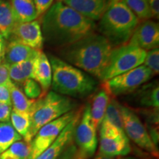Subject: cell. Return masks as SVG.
<instances>
[{
  "label": "cell",
  "mask_w": 159,
  "mask_h": 159,
  "mask_svg": "<svg viewBox=\"0 0 159 159\" xmlns=\"http://www.w3.org/2000/svg\"><path fill=\"white\" fill-rule=\"evenodd\" d=\"M139 23L138 17L124 0H110L99 19L98 29L113 47H116L128 42Z\"/></svg>",
  "instance_id": "obj_4"
},
{
  "label": "cell",
  "mask_w": 159,
  "mask_h": 159,
  "mask_svg": "<svg viewBox=\"0 0 159 159\" xmlns=\"http://www.w3.org/2000/svg\"><path fill=\"white\" fill-rule=\"evenodd\" d=\"M39 51L41 50L32 49L17 40L11 39L10 42L5 45L4 63L10 66L33 59L36 57Z\"/></svg>",
  "instance_id": "obj_16"
},
{
  "label": "cell",
  "mask_w": 159,
  "mask_h": 159,
  "mask_svg": "<svg viewBox=\"0 0 159 159\" xmlns=\"http://www.w3.org/2000/svg\"><path fill=\"white\" fill-rule=\"evenodd\" d=\"M0 41H4V39H3V38L2 37L1 34H0Z\"/></svg>",
  "instance_id": "obj_40"
},
{
  "label": "cell",
  "mask_w": 159,
  "mask_h": 159,
  "mask_svg": "<svg viewBox=\"0 0 159 159\" xmlns=\"http://www.w3.org/2000/svg\"><path fill=\"white\" fill-rule=\"evenodd\" d=\"M140 103L144 106L158 109L159 107V87L157 85H150V88L143 89L140 97Z\"/></svg>",
  "instance_id": "obj_28"
},
{
  "label": "cell",
  "mask_w": 159,
  "mask_h": 159,
  "mask_svg": "<svg viewBox=\"0 0 159 159\" xmlns=\"http://www.w3.org/2000/svg\"><path fill=\"white\" fill-rule=\"evenodd\" d=\"M124 1L139 19L148 20L150 18H152L148 0H124Z\"/></svg>",
  "instance_id": "obj_27"
},
{
  "label": "cell",
  "mask_w": 159,
  "mask_h": 159,
  "mask_svg": "<svg viewBox=\"0 0 159 159\" xmlns=\"http://www.w3.org/2000/svg\"><path fill=\"white\" fill-rule=\"evenodd\" d=\"M131 151L128 136H100L99 153L114 157L127 156Z\"/></svg>",
  "instance_id": "obj_17"
},
{
  "label": "cell",
  "mask_w": 159,
  "mask_h": 159,
  "mask_svg": "<svg viewBox=\"0 0 159 159\" xmlns=\"http://www.w3.org/2000/svg\"><path fill=\"white\" fill-rule=\"evenodd\" d=\"M43 41L52 47L62 48L94 33L96 23L64 3H54L42 16Z\"/></svg>",
  "instance_id": "obj_1"
},
{
  "label": "cell",
  "mask_w": 159,
  "mask_h": 159,
  "mask_svg": "<svg viewBox=\"0 0 159 159\" xmlns=\"http://www.w3.org/2000/svg\"><path fill=\"white\" fill-rule=\"evenodd\" d=\"M114 48L103 35L92 33L57 51L63 61L99 79Z\"/></svg>",
  "instance_id": "obj_2"
},
{
  "label": "cell",
  "mask_w": 159,
  "mask_h": 159,
  "mask_svg": "<svg viewBox=\"0 0 159 159\" xmlns=\"http://www.w3.org/2000/svg\"><path fill=\"white\" fill-rule=\"evenodd\" d=\"M22 139L10 122H0V154L13 143Z\"/></svg>",
  "instance_id": "obj_24"
},
{
  "label": "cell",
  "mask_w": 159,
  "mask_h": 159,
  "mask_svg": "<svg viewBox=\"0 0 159 159\" xmlns=\"http://www.w3.org/2000/svg\"><path fill=\"white\" fill-rule=\"evenodd\" d=\"M34 59L27 60L23 62L10 65L9 73L11 80L16 85H22L32 77Z\"/></svg>",
  "instance_id": "obj_21"
},
{
  "label": "cell",
  "mask_w": 159,
  "mask_h": 159,
  "mask_svg": "<svg viewBox=\"0 0 159 159\" xmlns=\"http://www.w3.org/2000/svg\"><path fill=\"white\" fill-rule=\"evenodd\" d=\"M144 65L152 71L154 75L159 72V49L156 48L147 52Z\"/></svg>",
  "instance_id": "obj_30"
},
{
  "label": "cell",
  "mask_w": 159,
  "mask_h": 159,
  "mask_svg": "<svg viewBox=\"0 0 159 159\" xmlns=\"http://www.w3.org/2000/svg\"><path fill=\"white\" fill-rule=\"evenodd\" d=\"M111 96L104 87L100 89L93 97L91 105H90L91 119L94 128L97 129L100 126L105 111L110 101Z\"/></svg>",
  "instance_id": "obj_18"
},
{
  "label": "cell",
  "mask_w": 159,
  "mask_h": 159,
  "mask_svg": "<svg viewBox=\"0 0 159 159\" xmlns=\"http://www.w3.org/2000/svg\"><path fill=\"white\" fill-rule=\"evenodd\" d=\"M24 93L31 99H37L42 97V89L41 85L33 79H27L22 84Z\"/></svg>",
  "instance_id": "obj_29"
},
{
  "label": "cell",
  "mask_w": 159,
  "mask_h": 159,
  "mask_svg": "<svg viewBox=\"0 0 159 159\" xmlns=\"http://www.w3.org/2000/svg\"><path fill=\"white\" fill-rule=\"evenodd\" d=\"M148 52L159 46V25L151 20L139 22L128 42Z\"/></svg>",
  "instance_id": "obj_11"
},
{
  "label": "cell",
  "mask_w": 159,
  "mask_h": 159,
  "mask_svg": "<svg viewBox=\"0 0 159 159\" xmlns=\"http://www.w3.org/2000/svg\"><path fill=\"white\" fill-rule=\"evenodd\" d=\"M117 159H136V158H131V157H121V156H119Z\"/></svg>",
  "instance_id": "obj_39"
},
{
  "label": "cell",
  "mask_w": 159,
  "mask_h": 159,
  "mask_svg": "<svg viewBox=\"0 0 159 159\" xmlns=\"http://www.w3.org/2000/svg\"><path fill=\"white\" fill-rule=\"evenodd\" d=\"M77 111L78 109H74L41 127L30 142L31 153L29 159H35L44 152L72 120Z\"/></svg>",
  "instance_id": "obj_8"
},
{
  "label": "cell",
  "mask_w": 159,
  "mask_h": 159,
  "mask_svg": "<svg viewBox=\"0 0 159 159\" xmlns=\"http://www.w3.org/2000/svg\"><path fill=\"white\" fill-rule=\"evenodd\" d=\"M57 159H83L80 156L78 150L74 142L68 146Z\"/></svg>",
  "instance_id": "obj_31"
},
{
  "label": "cell",
  "mask_w": 159,
  "mask_h": 159,
  "mask_svg": "<svg viewBox=\"0 0 159 159\" xmlns=\"http://www.w3.org/2000/svg\"><path fill=\"white\" fill-rule=\"evenodd\" d=\"M11 125L17 133L25 139L30 126V118L29 113H23L12 109L11 114Z\"/></svg>",
  "instance_id": "obj_26"
},
{
  "label": "cell",
  "mask_w": 159,
  "mask_h": 159,
  "mask_svg": "<svg viewBox=\"0 0 159 159\" xmlns=\"http://www.w3.org/2000/svg\"><path fill=\"white\" fill-rule=\"evenodd\" d=\"M83 111V108L78 109L75 116L61 131L52 144L35 159H57L69 144L74 142L75 130L80 119Z\"/></svg>",
  "instance_id": "obj_12"
},
{
  "label": "cell",
  "mask_w": 159,
  "mask_h": 159,
  "mask_svg": "<svg viewBox=\"0 0 159 159\" xmlns=\"http://www.w3.org/2000/svg\"><path fill=\"white\" fill-rule=\"evenodd\" d=\"M95 159H114V158H113V157L107 156H105V155L98 153V155H97Z\"/></svg>",
  "instance_id": "obj_38"
},
{
  "label": "cell",
  "mask_w": 159,
  "mask_h": 159,
  "mask_svg": "<svg viewBox=\"0 0 159 159\" xmlns=\"http://www.w3.org/2000/svg\"><path fill=\"white\" fill-rule=\"evenodd\" d=\"M2 60H3L2 57H0V64H1V63H2Z\"/></svg>",
  "instance_id": "obj_42"
},
{
  "label": "cell",
  "mask_w": 159,
  "mask_h": 159,
  "mask_svg": "<svg viewBox=\"0 0 159 159\" xmlns=\"http://www.w3.org/2000/svg\"><path fill=\"white\" fill-rule=\"evenodd\" d=\"M31 153L30 143L18 141L0 154V159H29Z\"/></svg>",
  "instance_id": "obj_25"
},
{
  "label": "cell",
  "mask_w": 159,
  "mask_h": 159,
  "mask_svg": "<svg viewBox=\"0 0 159 159\" xmlns=\"http://www.w3.org/2000/svg\"><path fill=\"white\" fill-rule=\"evenodd\" d=\"M0 102L12 105L9 88L5 85H0Z\"/></svg>",
  "instance_id": "obj_35"
},
{
  "label": "cell",
  "mask_w": 159,
  "mask_h": 159,
  "mask_svg": "<svg viewBox=\"0 0 159 159\" xmlns=\"http://www.w3.org/2000/svg\"><path fill=\"white\" fill-rule=\"evenodd\" d=\"M57 2H64L65 0H57Z\"/></svg>",
  "instance_id": "obj_41"
},
{
  "label": "cell",
  "mask_w": 159,
  "mask_h": 159,
  "mask_svg": "<svg viewBox=\"0 0 159 159\" xmlns=\"http://www.w3.org/2000/svg\"><path fill=\"white\" fill-rule=\"evenodd\" d=\"M5 45L4 41H0V57H4V55H5Z\"/></svg>",
  "instance_id": "obj_37"
},
{
  "label": "cell",
  "mask_w": 159,
  "mask_h": 159,
  "mask_svg": "<svg viewBox=\"0 0 159 159\" xmlns=\"http://www.w3.org/2000/svg\"><path fill=\"white\" fill-rule=\"evenodd\" d=\"M9 66H10L5 63L0 64V85L9 87L13 83L10 77Z\"/></svg>",
  "instance_id": "obj_32"
},
{
  "label": "cell",
  "mask_w": 159,
  "mask_h": 159,
  "mask_svg": "<svg viewBox=\"0 0 159 159\" xmlns=\"http://www.w3.org/2000/svg\"><path fill=\"white\" fill-rule=\"evenodd\" d=\"M12 111V105L0 102V122H9Z\"/></svg>",
  "instance_id": "obj_34"
},
{
  "label": "cell",
  "mask_w": 159,
  "mask_h": 159,
  "mask_svg": "<svg viewBox=\"0 0 159 159\" xmlns=\"http://www.w3.org/2000/svg\"><path fill=\"white\" fill-rule=\"evenodd\" d=\"M8 88L13 110L19 111V112L30 113V111L35 99H31L27 97L22 90L14 83H12Z\"/></svg>",
  "instance_id": "obj_22"
},
{
  "label": "cell",
  "mask_w": 159,
  "mask_h": 159,
  "mask_svg": "<svg viewBox=\"0 0 159 159\" xmlns=\"http://www.w3.org/2000/svg\"><path fill=\"white\" fill-rule=\"evenodd\" d=\"M11 38L37 50H41L43 45L41 24L36 20L16 24Z\"/></svg>",
  "instance_id": "obj_13"
},
{
  "label": "cell",
  "mask_w": 159,
  "mask_h": 159,
  "mask_svg": "<svg viewBox=\"0 0 159 159\" xmlns=\"http://www.w3.org/2000/svg\"><path fill=\"white\" fill-rule=\"evenodd\" d=\"M144 64L103 82L102 86L114 97L133 92L154 76Z\"/></svg>",
  "instance_id": "obj_7"
},
{
  "label": "cell",
  "mask_w": 159,
  "mask_h": 159,
  "mask_svg": "<svg viewBox=\"0 0 159 159\" xmlns=\"http://www.w3.org/2000/svg\"><path fill=\"white\" fill-rule=\"evenodd\" d=\"M52 67V88L53 91L66 97L83 98L95 91L97 82L74 66L58 57L49 55Z\"/></svg>",
  "instance_id": "obj_3"
},
{
  "label": "cell",
  "mask_w": 159,
  "mask_h": 159,
  "mask_svg": "<svg viewBox=\"0 0 159 159\" xmlns=\"http://www.w3.org/2000/svg\"><path fill=\"white\" fill-rule=\"evenodd\" d=\"M102 122L108 123L119 130L125 132L121 112V105L117 102L116 99H114V97H111Z\"/></svg>",
  "instance_id": "obj_23"
},
{
  "label": "cell",
  "mask_w": 159,
  "mask_h": 159,
  "mask_svg": "<svg viewBox=\"0 0 159 159\" xmlns=\"http://www.w3.org/2000/svg\"><path fill=\"white\" fill-rule=\"evenodd\" d=\"M16 23L11 2L0 0V34L3 39H10Z\"/></svg>",
  "instance_id": "obj_19"
},
{
  "label": "cell",
  "mask_w": 159,
  "mask_h": 159,
  "mask_svg": "<svg viewBox=\"0 0 159 159\" xmlns=\"http://www.w3.org/2000/svg\"><path fill=\"white\" fill-rule=\"evenodd\" d=\"M110 0H65L63 3L92 21L101 19Z\"/></svg>",
  "instance_id": "obj_14"
},
{
  "label": "cell",
  "mask_w": 159,
  "mask_h": 159,
  "mask_svg": "<svg viewBox=\"0 0 159 159\" xmlns=\"http://www.w3.org/2000/svg\"><path fill=\"white\" fill-rule=\"evenodd\" d=\"M152 13V17L158 19L159 17V0H148Z\"/></svg>",
  "instance_id": "obj_36"
},
{
  "label": "cell",
  "mask_w": 159,
  "mask_h": 159,
  "mask_svg": "<svg viewBox=\"0 0 159 159\" xmlns=\"http://www.w3.org/2000/svg\"><path fill=\"white\" fill-rule=\"evenodd\" d=\"M31 79L41 85L42 97L46 94L52 84V67L47 55L41 50L34 59Z\"/></svg>",
  "instance_id": "obj_15"
},
{
  "label": "cell",
  "mask_w": 159,
  "mask_h": 159,
  "mask_svg": "<svg viewBox=\"0 0 159 159\" xmlns=\"http://www.w3.org/2000/svg\"><path fill=\"white\" fill-rule=\"evenodd\" d=\"M123 127L126 136L135 144L150 153L158 156V149L140 119L128 107L121 105Z\"/></svg>",
  "instance_id": "obj_10"
},
{
  "label": "cell",
  "mask_w": 159,
  "mask_h": 159,
  "mask_svg": "<svg viewBox=\"0 0 159 159\" xmlns=\"http://www.w3.org/2000/svg\"><path fill=\"white\" fill-rule=\"evenodd\" d=\"M54 0H34L37 18L42 16L53 4Z\"/></svg>",
  "instance_id": "obj_33"
},
{
  "label": "cell",
  "mask_w": 159,
  "mask_h": 159,
  "mask_svg": "<svg viewBox=\"0 0 159 159\" xmlns=\"http://www.w3.org/2000/svg\"><path fill=\"white\" fill-rule=\"evenodd\" d=\"M146 54L147 51L128 43L114 47L99 80L105 82L142 65Z\"/></svg>",
  "instance_id": "obj_6"
},
{
  "label": "cell",
  "mask_w": 159,
  "mask_h": 159,
  "mask_svg": "<svg viewBox=\"0 0 159 159\" xmlns=\"http://www.w3.org/2000/svg\"><path fill=\"white\" fill-rule=\"evenodd\" d=\"M76 105L74 99L53 91L35 99L29 113L30 126L25 142L30 143L41 127L74 110Z\"/></svg>",
  "instance_id": "obj_5"
},
{
  "label": "cell",
  "mask_w": 159,
  "mask_h": 159,
  "mask_svg": "<svg viewBox=\"0 0 159 159\" xmlns=\"http://www.w3.org/2000/svg\"><path fill=\"white\" fill-rule=\"evenodd\" d=\"M10 2L17 23L32 21L37 19L34 0H11Z\"/></svg>",
  "instance_id": "obj_20"
},
{
  "label": "cell",
  "mask_w": 159,
  "mask_h": 159,
  "mask_svg": "<svg viewBox=\"0 0 159 159\" xmlns=\"http://www.w3.org/2000/svg\"><path fill=\"white\" fill-rule=\"evenodd\" d=\"M74 141L80 156L83 159L91 158L97 150V129L91 119L90 105H85L75 130Z\"/></svg>",
  "instance_id": "obj_9"
}]
</instances>
